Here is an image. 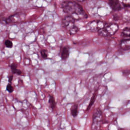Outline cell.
<instances>
[{
    "label": "cell",
    "instance_id": "6da1fadb",
    "mask_svg": "<svg viewBox=\"0 0 130 130\" xmlns=\"http://www.w3.org/2000/svg\"><path fill=\"white\" fill-rule=\"evenodd\" d=\"M61 8L63 11L72 17L75 20L87 17L83 8L74 1H67L62 3Z\"/></svg>",
    "mask_w": 130,
    "mask_h": 130
},
{
    "label": "cell",
    "instance_id": "7a4b0ae2",
    "mask_svg": "<svg viewBox=\"0 0 130 130\" xmlns=\"http://www.w3.org/2000/svg\"><path fill=\"white\" fill-rule=\"evenodd\" d=\"M105 24L100 20H94L89 22L87 27L89 29L92 31H98L99 29L103 28Z\"/></svg>",
    "mask_w": 130,
    "mask_h": 130
},
{
    "label": "cell",
    "instance_id": "3957f363",
    "mask_svg": "<svg viewBox=\"0 0 130 130\" xmlns=\"http://www.w3.org/2000/svg\"><path fill=\"white\" fill-rule=\"evenodd\" d=\"M75 20L71 16L68 15L62 19V23L67 29L69 31L71 29L76 26L74 25Z\"/></svg>",
    "mask_w": 130,
    "mask_h": 130
},
{
    "label": "cell",
    "instance_id": "277c9868",
    "mask_svg": "<svg viewBox=\"0 0 130 130\" xmlns=\"http://www.w3.org/2000/svg\"><path fill=\"white\" fill-rule=\"evenodd\" d=\"M104 27L108 36L113 35L118 29V26L115 23H110L105 25Z\"/></svg>",
    "mask_w": 130,
    "mask_h": 130
},
{
    "label": "cell",
    "instance_id": "5b68a950",
    "mask_svg": "<svg viewBox=\"0 0 130 130\" xmlns=\"http://www.w3.org/2000/svg\"><path fill=\"white\" fill-rule=\"evenodd\" d=\"M108 3L113 10L119 11L122 9L119 0H108Z\"/></svg>",
    "mask_w": 130,
    "mask_h": 130
},
{
    "label": "cell",
    "instance_id": "8992f818",
    "mask_svg": "<svg viewBox=\"0 0 130 130\" xmlns=\"http://www.w3.org/2000/svg\"><path fill=\"white\" fill-rule=\"evenodd\" d=\"M120 46L124 50H130V38L121 40L120 43Z\"/></svg>",
    "mask_w": 130,
    "mask_h": 130
},
{
    "label": "cell",
    "instance_id": "52a82bcc",
    "mask_svg": "<svg viewBox=\"0 0 130 130\" xmlns=\"http://www.w3.org/2000/svg\"><path fill=\"white\" fill-rule=\"evenodd\" d=\"M69 49L68 47L66 46L62 48L61 53H60V57L62 60H66L69 56Z\"/></svg>",
    "mask_w": 130,
    "mask_h": 130
},
{
    "label": "cell",
    "instance_id": "ba28073f",
    "mask_svg": "<svg viewBox=\"0 0 130 130\" xmlns=\"http://www.w3.org/2000/svg\"><path fill=\"white\" fill-rule=\"evenodd\" d=\"M97 93H98V90L95 91L94 92V93L93 94V95H92V96L91 99H90V102H89V104H88V106H87V108H86V110L85 112L88 111L89 110V109H90V108L91 107V106L93 105V103H94V101H95V100L96 97V96H97Z\"/></svg>",
    "mask_w": 130,
    "mask_h": 130
},
{
    "label": "cell",
    "instance_id": "9c48e42d",
    "mask_svg": "<svg viewBox=\"0 0 130 130\" xmlns=\"http://www.w3.org/2000/svg\"><path fill=\"white\" fill-rule=\"evenodd\" d=\"M78 113V105L76 104L72 105L71 108V113L73 117H76Z\"/></svg>",
    "mask_w": 130,
    "mask_h": 130
},
{
    "label": "cell",
    "instance_id": "30bf717a",
    "mask_svg": "<svg viewBox=\"0 0 130 130\" xmlns=\"http://www.w3.org/2000/svg\"><path fill=\"white\" fill-rule=\"evenodd\" d=\"M11 70H12V72L13 74H16L18 75H21L22 74V71L17 68V65H16V63L11 64Z\"/></svg>",
    "mask_w": 130,
    "mask_h": 130
},
{
    "label": "cell",
    "instance_id": "8fae6325",
    "mask_svg": "<svg viewBox=\"0 0 130 130\" xmlns=\"http://www.w3.org/2000/svg\"><path fill=\"white\" fill-rule=\"evenodd\" d=\"M48 103L49 104L50 107L52 109H54L56 107V102L53 96L50 95L48 100Z\"/></svg>",
    "mask_w": 130,
    "mask_h": 130
},
{
    "label": "cell",
    "instance_id": "7c38bea8",
    "mask_svg": "<svg viewBox=\"0 0 130 130\" xmlns=\"http://www.w3.org/2000/svg\"><path fill=\"white\" fill-rule=\"evenodd\" d=\"M121 36L124 38H130V28L125 27L121 31Z\"/></svg>",
    "mask_w": 130,
    "mask_h": 130
},
{
    "label": "cell",
    "instance_id": "4fadbf2b",
    "mask_svg": "<svg viewBox=\"0 0 130 130\" xmlns=\"http://www.w3.org/2000/svg\"><path fill=\"white\" fill-rule=\"evenodd\" d=\"M40 53L41 55L42 56V57L44 58V59H46L48 57V52L45 49H42L40 51Z\"/></svg>",
    "mask_w": 130,
    "mask_h": 130
},
{
    "label": "cell",
    "instance_id": "5bb4252c",
    "mask_svg": "<svg viewBox=\"0 0 130 130\" xmlns=\"http://www.w3.org/2000/svg\"><path fill=\"white\" fill-rule=\"evenodd\" d=\"M6 89L9 93H12L14 91V88L11 83H8L6 86Z\"/></svg>",
    "mask_w": 130,
    "mask_h": 130
},
{
    "label": "cell",
    "instance_id": "9a60e30c",
    "mask_svg": "<svg viewBox=\"0 0 130 130\" xmlns=\"http://www.w3.org/2000/svg\"><path fill=\"white\" fill-rule=\"evenodd\" d=\"M5 46L7 47V48H12L13 47V43L12 42L9 40H7L5 41Z\"/></svg>",
    "mask_w": 130,
    "mask_h": 130
},
{
    "label": "cell",
    "instance_id": "2e32d148",
    "mask_svg": "<svg viewBox=\"0 0 130 130\" xmlns=\"http://www.w3.org/2000/svg\"><path fill=\"white\" fill-rule=\"evenodd\" d=\"M122 4L124 7H130V0H122Z\"/></svg>",
    "mask_w": 130,
    "mask_h": 130
},
{
    "label": "cell",
    "instance_id": "e0dca14e",
    "mask_svg": "<svg viewBox=\"0 0 130 130\" xmlns=\"http://www.w3.org/2000/svg\"><path fill=\"white\" fill-rule=\"evenodd\" d=\"M122 75L123 76H127L130 74V69H127L124 70L122 71Z\"/></svg>",
    "mask_w": 130,
    "mask_h": 130
},
{
    "label": "cell",
    "instance_id": "ac0fdd59",
    "mask_svg": "<svg viewBox=\"0 0 130 130\" xmlns=\"http://www.w3.org/2000/svg\"><path fill=\"white\" fill-rule=\"evenodd\" d=\"M13 75H11V76H9L8 77V81L10 83H11L12 81V79H13Z\"/></svg>",
    "mask_w": 130,
    "mask_h": 130
},
{
    "label": "cell",
    "instance_id": "d6986e66",
    "mask_svg": "<svg viewBox=\"0 0 130 130\" xmlns=\"http://www.w3.org/2000/svg\"><path fill=\"white\" fill-rule=\"evenodd\" d=\"M77 1H79V2H83V1H85V0H77Z\"/></svg>",
    "mask_w": 130,
    "mask_h": 130
}]
</instances>
